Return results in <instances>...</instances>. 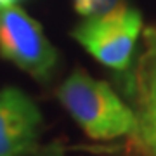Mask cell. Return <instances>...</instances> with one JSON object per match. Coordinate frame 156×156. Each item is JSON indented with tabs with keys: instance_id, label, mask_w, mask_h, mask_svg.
<instances>
[{
	"instance_id": "1",
	"label": "cell",
	"mask_w": 156,
	"mask_h": 156,
	"mask_svg": "<svg viewBox=\"0 0 156 156\" xmlns=\"http://www.w3.org/2000/svg\"><path fill=\"white\" fill-rule=\"evenodd\" d=\"M69 116L90 139L113 140L132 137L137 130L135 111L123 102L108 82L75 69L57 90Z\"/></svg>"
},
{
	"instance_id": "2",
	"label": "cell",
	"mask_w": 156,
	"mask_h": 156,
	"mask_svg": "<svg viewBox=\"0 0 156 156\" xmlns=\"http://www.w3.org/2000/svg\"><path fill=\"white\" fill-rule=\"evenodd\" d=\"M140 33V12L123 4H116L102 14L87 17L75 28L73 37L104 66L123 71L130 66Z\"/></svg>"
},
{
	"instance_id": "3",
	"label": "cell",
	"mask_w": 156,
	"mask_h": 156,
	"mask_svg": "<svg viewBox=\"0 0 156 156\" xmlns=\"http://www.w3.org/2000/svg\"><path fill=\"white\" fill-rule=\"evenodd\" d=\"M0 54L38 80L50 76L57 62L40 23L17 5L0 7Z\"/></svg>"
},
{
	"instance_id": "4",
	"label": "cell",
	"mask_w": 156,
	"mask_h": 156,
	"mask_svg": "<svg viewBox=\"0 0 156 156\" xmlns=\"http://www.w3.org/2000/svg\"><path fill=\"white\" fill-rule=\"evenodd\" d=\"M130 92L137 116L132 135L140 156H156V26H147L142 35V52L130 76Z\"/></svg>"
},
{
	"instance_id": "5",
	"label": "cell",
	"mask_w": 156,
	"mask_h": 156,
	"mask_svg": "<svg viewBox=\"0 0 156 156\" xmlns=\"http://www.w3.org/2000/svg\"><path fill=\"white\" fill-rule=\"evenodd\" d=\"M42 113L16 87L0 90V156H21L38 147Z\"/></svg>"
},
{
	"instance_id": "6",
	"label": "cell",
	"mask_w": 156,
	"mask_h": 156,
	"mask_svg": "<svg viewBox=\"0 0 156 156\" xmlns=\"http://www.w3.org/2000/svg\"><path fill=\"white\" fill-rule=\"evenodd\" d=\"M116 5V0H75V9L82 16H97Z\"/></svg>"
},
{
	"instance_id": "7",
	"label": "cell",
	"mask_w": 156,
	"mask_h": 156,
	"mask_svg": "<svg viewBox=\"0 0 156 156\" xmlns=\"http://www.w3.org/2000/svg\"><path fill=\"white\" fill-rule=\"evenodd\" d=\"M21 156H62V153H61V149H56V147H47V149L37 147V149L30 151L26 154H21Z\"/></svg>"
},
{
	"instance_id": "8",
	"label": "cell",
	"mask_w": 156,
	"mask_h": 156,
	"mask_svg": "<svg viewBox=\"0 0 156 156\" xmlns=\"http://www.w3.org/2000/svg\"><path fill=\"white\" fill-rule=\"evenodd\" d=\"M16 2H19V0H0V7H9V5H16Z\"/></svg>"
}]
</instances>
